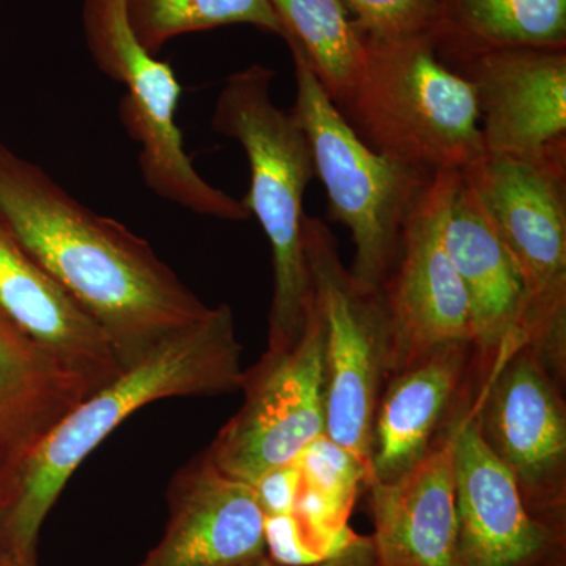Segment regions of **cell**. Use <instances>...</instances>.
<instances>
[{"instance_id": "obj_5", "label": "cell", "mask_w": 566, "mask_h": 566, "mask_svg": "<svg viewBox=\"0 0 566 566\" xmlns=\"http://www.w3.org/2000/svg\"><path fill=\"white\" fill-rule=\"evenodd\" d=\"M285 43L296 81L292 112L326 189L327 216L352 232L349 274L360 289L379 292L397 262L406 223L436 174L371 148L335 106L300 48Z\"/></svg>"}, {"instance_id": "obj_21", "label": "cell", "mask_w": 566, "mask_h": 566, "mask_svg": "<svg viewBox=\"0 0 566 566\" xmlns=\"http://www.w3.org/2000/svg\"><path fill=\"white\" fill-rule=\"evenodd\" d=\"M324 91L338 109L345 106L360 80L365 43L354 28L344 0H270Z\"/></svg>"}, {"instance_id": "obj_20", "label": "cell", "mask_w": 566, "mask_h": 566, "mask_svg": "<svg viewBox=\"0 0 566 566\" xmlns=\"http://www.w3.org/2000/svg\"><path fill=\"white\" fill-rule=\"evenodd\" d=\"M430 39L446 65L506 48L566 50V0H442Z\"/></svg>"}, {"instance_id": "obj_2", "label": "cell", "mask_w": 566, "mask_h": 566, "mask_svg": "<svg viewBox=\"0 0 566 566\" xmlns=\"http://www.w3.org/2000/svg\"><path fill=\"white\" fill-rule=\"evenodd\" d=\"M241 354L233 311L221 304L70 409L0 472V547L36 562L44 520L85 458L155 401L238 392L245 370Z\"/></svg>"}, {"instance_id": "obj_23", "label": "cell", "mask_w": 566, "mask_h": 566, "mask_svg": "<svg viewBox=\"0 0 566 566\" xmlns=\"http://www.w3.org/2000/svg\"><path fill=\"white\" fill-rule=\"evenodd\" d=\"M363 40L386 41L431 35L442 0H344Z\"/></svg>"}, {"instance_id": "obj_22", "label": "cell", "mask_w": 566, "mask_h": 566, "mask_svg": "<svg viewBox=\"0 0 566 566\" xmlns=\"http://www.w3.org/2000/svg\"><path fill=\"white\" fill-rule=\"evenodd\" d=\"M129 22L142 46L158 54L188 33L245 24L286 39L270 0H126Z\"/></svg>"}, {"instance_id": "obj_4", "label": "cell", "mask_w": 566, "mask_h": 566, "mask_svg": "<svg viewBox=\"0 0 566 566\" xmlns=\"http://www.w3.org/2000/svg\"><path fill=\"white\" fill-rule=\"evenodd\" d=\"M360 80L342 107L371 148L430 174L464 172L486 155L471 82L430 35L364 40Z\"/></svg>"}, {"instance_id": "obj_18", "label": "cell", "mask_w": 566, "mask_h": 566, "mask_svg": "<svg viewBox=\"0 0 566 566\" xmlns=\"http://www.w3.org/2000/svg\"><path fill=\"white\" fill-rule=\"evenodd\" d=\"M0 308L91 387L123 374L102 326L51 277L0 221Z\"/></svg>"}, {"instance_id": "obj_15", "label": "cell", "mask_w": 566, "mask_h": 566, "mask_svg": "<svg viewBox=\"0 0 566 566\" xmlns=\"http://www.w3.org/2000/svg\"><path fill=\"white\" fill-rule=\"evenodd\" d=\"M479 371L474 345L452 344L390 375L376 406L365 483L392 482L422 461L471 398Z\"/></svg>"}, {"instance_id": "obj_1", "label": "cell", "mask_w": 566, "mask_h": 566, "mask_svg": "<svg viewBox=\"0 0 566 566\" xmlns=\"http://www.w3.org/2000/svg\"><path fill=\"white\" fill-rule=\"evenodd\" d=\"M0 221L103 327L123 370L210 312L147 240L3 144Z\"/></svg>"}, {"instance_id": "obj_19", "label": "cell", "mask_w": 566, "mask_h": 566, "mask_svg": "<svg viewBox=\"0 0 566 566\" xmlns=\"http://www.w3.org/2000/svg\"><path fill=\"white\" fill-rule=\"evenodd\" d=\"M92 394L0 308V472Z\"/></svg>"}, {"instance_id": "obj_10", "label": "cell", "mask_w": 566, "mask_h": 566, "mask_svg": "<svg viewBox=\"0 0 566 566\" xmlns=\"http://www.w3.org/2000/svg\"><path fill=\"white\" fill-rule=\"evenodd\" d=\"M560 382L526 345L502 349L480 371L476 419L524 504L553 528L566 506V408Z\"/></svg>"}, {"instance_id": "obj_9", "label": "cell", "mask_w": 566, "mask_h": 566, "mask_svg": "<svg viewBox=\"0 0 566 566\" xmlns=\"http://www.w3.org/2000/svg\"><path fill=\"white\" fill-rule=\"evenodd\" d=\"M323 322L315 303L300 340L285 352H264L244 370V401L207 453L227 475L256 485L297 464L324 438Z\"/></svg>"}, {"instance_id": "obj_13", "label": "cell", "mask_w": 566, "mask_h": 566, "mask_svg": "<svg viewBox=\"0 0 566 566\" xmlns=\"http://www.w3.org/2000/svg\"><path fill=\"white\" fill-rule=\"evenodd\" d=\"M167 504L163 538L139 566H243L268 556L255 486L216 468L207 450L175 474Z\"/></svg>"}, {"instance_id": "obj_12", "label": "cell", "mask_w": 566, "mask_h": 566, "mask_svg": "<svg viewBox=\"0 0 566 566\" xmlns=\"http://www.w3.org/2000/svg\"><path fill=\"white\" fill-rule=\"evenodd\" d=\"M449 66L474 87L486 155L566 153V50L506 48Z\"/></svg>"}, {"instance_id": "obj_16", "label": "cell", "mask_w": 566, "mask_h": 566, "mask_svg": "<svg viewBox=\"0 0 566 566\" xmlns=\"http://www.w3.org/2000/svg\"><path fill=\"white\" fill-rule=\"evenodd\" d=\"M471 398L415 468L392 482L368 483L378 566H458L453 458Z\"/></svg>"}, {"instance_id": "obj_6", "label": "cell", "mask_w": 566, "mask_h": 566, "mask_svg": "<svg viewBox=\"0 0 566 566\" xmlns=\"http://www.w3.org/2000/svg\"><path fill=\"white\" fill-rule=\"evenodd\" d=\"M463 177L515 260L526 292L521 340L566 376V153L485 155Z\"/></svg>"}, {"instance_id": "obj_17", "label": "cell", "mask_w": 566, "mask_h": 566, "mask_svg": "<svg viewBox=\"0 0 566 566\" xmlns=\"http://www.w3.org/2000/svg\"><path fill=\"white\" fill-rule=\"evenodd\" d=\"M444 244L468 296L480 367H488L502 349L523 345L526 292L515 260L463 174L447 202Z\"/></svg>"}, {"instance_id": "obj_14", "label": "cell", "mask_w": 566, "mask_h": 566, "mask_svg": "<svg viewBox=\"0 0 566 566\" xmlns=\"http://www.w3.org/2000/svg\"><path fill=\"white\" fill-rule=\"evenodd\" d=\"M458 566H534L558 531L536 520L510 474L480 433L476 386L455 442Z\"/></svg>"}, {"instance_id": "obj_7", "label": "cell", "mask_w": 566, "mask_h": 566, "mask_svg": "<svg viewBox=\"0 0 566 566\" xmlns=\"http://www.w3.org/2000/svg\"><path fill=\"white\" fill-rule=\"evenodd\" d=\"M82 29L95 65L126 87L120 120L139 145L137 161L147 188L196 214L248 221L251 214L241 200L210 185L193 167L175 120L181 84L169 63L142 46L126 0H84Z\"/></svg>"}, {"instance_id": "obj_8", "label": "cell", "mask_w": 566, "mask_h": 566, "mask_svg": "<svg viewBox=\"0 0 566 566\" xmlns=\"http://www.w3.org/2000/svg\"><path fill=\"white\" fill-rule=\"evenodd\" d=\"M304 251L323 322L324 438L367 475L376 406L390 375L385 303L354 282L329 227L307 214Z\"/></svg>"}, {"instance_id": "obj_11", "label": "cell", "mask_w": 566, "mask_h": 566, "mask_svg": "<svg viewBox=\"0 0 566 566\" xmlns=\"http://www.w3.org/2000/svg\"><path fill=\"white\" fill-rule=\"evenodd\" d=\"M457 175H434L379 290L389 319L390 375L447 345H474L468 296L444 244L446 208Z\"/></svg>"}, {"instance_id": "obj_25", "label": "cell", "mask_w": 566, "mask_h": 566, "mask_svg": "<svg viewBox=\"0 0 566 566\" xmlns=\"http://www.w3.org/2000/svg\"><path fill=\"white\" fill-rule=\"evenodd\" d=\"M0 566H36V562L24 560L0 547Z\"/></svg>"}, {"instance_id": "obj_3", "label": "cell", "mask_w": 566, "mask_h": 566, "mask_svg": "<svg viewBox=\"0 0 566 566\" xmlns=\"http://www.w3.org/2000/svg\"><path fill=\"white\" fill-rule=\"evenodd\" d=\"M275 73L253 63L234 71L216 98L211 128L248 156L251 186L241 203L266 234L273 259L268 352L292 348L314 304L304 251V193L315 177L307 137L292 111L273 98Z\"/></svg>"}, {"instance_id": "obj_24", "label": "cell", "mask_w": 566, "mask_h": 566, "mask_svg": "<svg viewBox=\"0 0 566 566\" xmlns=\"http://www.w3.org/2000/svg\"><path fill=\"white\" fill-rule=\"evenodd\" d=\"M243 566H378L370 538L352 535L333 554L307 565H283L270 556L256 558Z\"/></svg>"}]
</instances>
